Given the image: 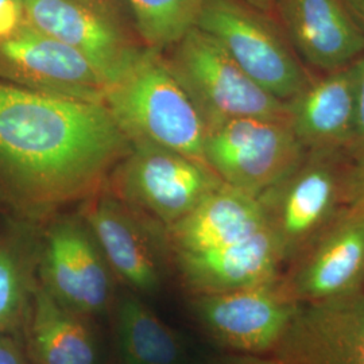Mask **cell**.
I'll list each match as a JSON object with an SVG mask.
<instances>
[{
  "mask_svg": "<svg viewBox=\"0 0 364 364\" xmlns=\"http://www.w3.org/2000/svg\"><path fill=\"white\" fill-rule=\"evenodd\" d=\"M93 323L37 281L18 335L31 364H102Z\"/></svg>",
  "mask_w": 364,
  "mask_h": 364,
  "instance_id": "17",
  "label": "cell"
},
{
  "mask_svg": "<svg viewBox=\"0 0 364 364\" xmlns=\"http://www.w3.org/2000/svg\"><path fill=\"white\" fill-rule=\"evenodd\" d=\"M355 76V122L347 156L351 159L364 156V54L353 64Z\"/></svg>",
  "mask_w": 364,
  "mask_h": 364,
  "instance_id": "23",
  "label": "cell"
},
{
  "mask_svg": "<svg viewBox=\"0 0 364 364\" xmlns=\"http://www.w3.org/2000/svg\"><path fill=\"white\" fill-rule=\"evenodd\" d=\"M343 150H308L299 165L258 196L266 227L285 266L299 255L348 208Z\"/></svg>",
  "mask_w": 364,
  "mask_h": 364,
  "instance_id": "3",
  "label": "cell"
},
{
  "mask_svg": "<svg viewBox=\"0 0 364 364\" xmlns=\"http://www.w3.org/2000/svg\"><path fill=\"white\" fill-rule=\"evenodd\" d=\"M188 299L196 323L219 347L257 356L275 350L299 306L282 277L258 287Z\"/></svg>",
  "mask_w": 364,
  "mask_h": 364,
  "instance_id": "9",
  "label": "cell"
},
{
  "mask_svg": "<svg viewBox=\"0 0 364 364\" xmlns=\"http://www.w3.org/2000/svg\"><path fill=\"white\" fill-rule=\"evenodd\" d=\"M196 27L216 39L250 77L281 102L294 99L316 77L273 15L242 0H205Z\"/></svg>",
  "mask_w": 364,
  "mask_h": 364,
  "instance_id": "4",
  "label": "cell"
},
{
  "mask_svg": "<svg viewBox=\"0 0 364 364\" xmlns=\"http://www.w3.org/2000/svg\"><path fill=\"white\" fill-rule=\"evenodd\" d=\"M254 364H364V290L299 304L285 336Z\"/></svg>",
  "mask_w": 364,
  "mask_h": 364,
  "instance_id": "13",
  "label": "cell"
},
{
  "mask_svg": "<svg viewBox=\"0 0 364 364\" xmlns=\"http://www.w3.org/2000/svg\"><path fill=\"white\" fill-rule=\"evenodd\" d=\"M78 215L117 282L144 299L162 290L169 270L164 230L144 220L105 186L81 201Z\"/></svg>",
  "mask_w": 364,
  "mask_h": 364,
  "instance_id": "10",
  "label": "cell"
},
{
  "mask_svg": "<svg viewBox=\"0 0 364 364\" xmlns=\"http://www.w3.org/2000/svg\"><path fill=\"white\" fill-rule=\"evenodd\" d=\"M212 364H252L250 360L248 355H240V353H225L220 358H218Z\"/></svg>",
  "mask_w": 364,
  "mask_h": 364,
  "instance_id": "28",
  "label": "cell"
},
{
  "mask_svg": "<svg viewBox=\"0 0 364 364\" xmlns=\"http://www.w3.org/2000/svg\"><path fill=\"white\" fill-rule=\"evenodd\" d=\"M306 151L287 119L239 117L205 131V164L224 183L255 197L294 169Z\"/></svg>",
  "mask_w": 364,
  "mask_h": 364,
  "instance_id": "8",
  "label": "cell"
},
{
  "mask_svg": "<svg viewBox=\"0 0 364 364\" xmlns=\"http://www.w3.org/2000/svg\"><path fill=\"white\" fill-rule=\"evenodd\" d=\"M41 285L92 321L111 316L117 279L80 215L55 216L39 232Z\"/></svg>",
  "mask_w": 364,
  "mask_h": 364,
  "instance_id": "7",
  "label": "cell"
},
{
  "mask_svg": "<svg viewBox=\"0 0 364 364\" xmlns=\"http://www.w3.org/2000/svg\"><path fill=\"white\" fill-rule=\"evenodd\" d=\"M287 105L289 124L306 150L347 151L355 122L352 64L313 78Z\"/></svg>",
  "mask_w": 364,
  "mask_h": 364,
  "instance_id": "19",
  "label": "cell"
},
{
  "mask_svg": "<svg viewBox=\"0 0 364 364\" xmlns=\"http://www.w3.org/2000/svg\"><path fill=\"white\" fill-rule=\"evenodd\" d=\"M25 22L81 53L108 85L144 48L131 38L107 0H25Z\"/></svg>",
  "mask_w": 364,
  "mask_h": 364,
  "instance_id": "12",
  "label": "cell"
},
{
  "mask_svg": "<svg viewBox=\"0 0 364 364\" xmlns=\"http://www.w3.org/2000/svg\"><path fill=\"white\" fill-rule=\"evenodd\" d=\"M242 1L247 3V4L255 7V9H258V10L263 11V13L270 14V15L273 14L275 3H277V0H242Z\"/></svg>",
  "mask_w": 364,
  "mask_h": 364,
  "instance_id": "29",
  "label": "cell"
},
{
  "mask_svg": "<svg viewBox=\"0 0 364 364\" xmlns=\"http://www.w3.org/2000/svg\"><path fill=\"white\" fill-rule=\"evenodd\" d=\"M291 297L305 302L364 290V204L350 205L282 275Z\"/></svg>",
  "mask_w": 364,
  "mask_h": 364,
  "instance_id": "14",
  "label": "cell"
},
{
  "mask_svg": "<svg viewBox=\"0 0 364 364\" xmlns=\"http://www.w3.org/2000/svg\"><path fill=\"white\" fill-rule=\"evenodd\" d=\"M37 223L19 220L0 231V333H18L38 281Z\"/></svg>",
  "mask_w": 364,
  "mask_h": 364,
  "instance_id": "21",
  "label": "cell"
},
{
  "mask_svg": "<svg viewBox=\"0 0 364 364\" xmlns=\"http://www.w3.org/2000/svg\"><path fill=\"white\" fill-rule=\"evenodd\" d=\"M144 46L164 52L196 26L205 0H126Z\"/></svg>",
  "mask_w": 364,
  "mask_h": 364,
  "instance_id": "22",
  "label": "cell"
},
{
  "mask_svg": "<svg viewBox=\"0 0 364 364\" xmlns=\"http://www.w3.org/2000/svg\"><path fill=\"white\" fill-rule=\"evenodd\" d=\"M205 126L239 117L287 119V105L264 91L220 43L192 27L165 57Z\"/></svg>",
  "mask_w": 364,
  "mask_h": 364,
  "instance_id": "6",
  "label": "cell"
},
{
  "mask_svg": "<svg viewBox=\"0 0 364 364\" xmlns=\"http://www.w3.org/2000/svg\"><path fill=\"white\" fill-rule=\"evenodd\" d=\"M25 25V0H0V41Z\"/></svg>",
  "mask_w": 364,
  "mask_h": 364,
  "instance_id": "24",
  "label": "cell"
},
{
  "mask_svg": "<svg viewBox=\"0 0 364 364\" xmlns=\"http://www.w3.org/2000/svg\"><path fill=\"white\" fill-rule=\"evenodd\" d=\"M0 81L28 91L105 105L108 81L77 50L27 25L0 41Z\"/></svg>",
  "mask_w": 364,
  "mask_h": 364,
  "instance_id": "11",
  "label": "cell"
},
{
  "mask_svg": "<svg viewBox=\"0 0 364 364\" xmlns=\"http://www.w3.org/2000/svg\"><path fill=\"white\" fill-rule=\"evenodd\" d=\"M111 317L120 364H186L188 352L181 335L144 297L122 287Z\"/></svg>",
  "mask_w": 364,
  "mask_h": 364,
  "instance_id": "20",
  "label": "cell"
},
{
  "mask_svg": "<svg viewBox=\"0 0 364 364\" xmlns=\"http://www.w3.org/2000/svg\"><path fill=\"white\" fill-rule=\"evenodd\" d=\"M130 138L103 103L0 81V195L38 223L105 186Z\"/></svg>",
  "mask_w": 364,
  "mask_h": 364,
  "instance_id": "1",
  "label": "cell"
},
{
  "mask_svg": "<svg viewBox=\"0 0 364 364\" xmlns=\"http://www.w3.org/2000/svg\"><path fill=\"white\" fill-rule=\"evenodd\" d=\"M0 364H31L18 333H0Z\"/></svg>",
  "mask_w": 364,
  "mask_h": 364,
  "instance_id": "26",
  "label": "cell"
},
{
  "mask_svg": "<svg viewBox=\"0 0 364 364\" xmlns=\"http://www.w3.org/2000/svg\"><path fill=\"white\" fill-rule=\"evenodd\" d=\"M105 105L132 142H147L204 161L207 126L162 53L144 46L111 82Z\"/></svg>",
  "mask_w": 364,
  "mask_h": 364,
  "instance_id": "2",
  "label": "cell"
},
{
  "mask_svg": "<svg viewBox=\"0 0 364 364\" xmlns=\"http://www.w3.org/2000/svg\"><path fill=\"white\" fill-rule=\"evenodd\" d=\"M346 195L348 205L364 204V156L350 158L346 173Z\"/></svg>",
  "mask_w": 364,
  "mask_h": 364,
  "instance_id": "25",
  "label": "cell"
},
{
  "mask_svg": "<svg viewBox=\"0 0 364 364\" xmlns=\"http://www.w3.org/2000/svg\"><path fill=\"white\" fill-rule=\"evenodd\" d=\"M274 18L305 65L321 73L364 54V31L344 0H277Z\"/></svg>",
  "mask_w": 364,
  "mask_h": 364,
  "instance_id": "16",
  "label": "cell"
},
{
  "mask_svg": "<svg viewBox=\"0 0 364 364\" xmlns=\"http://www.w3.org/2000/svg\"><path fill=\"white\" fill-rule=\"evenodd\" d=\"M264 227L259 198L223 182L185 218L166 228L164 237L169 257L223 247Z\"/></svg>",
  "mask_w": 364,
  "mask_h": 364,
  "instance_id": "18",
  "label": "cell"
},
{
  "mask_svg": "<svg viewBox=\"0 0 364 364\" xmlns=\"http://www.w3.org/2000/svg\"><path fill=\"white\" fill-rule=\"evenodd\" d=\"M221 183L201 161L156 144L132 142L105 188L144 220L165 231Z\"/></svg>",
  "mask_w": 364,
  "mask_h": 364,
  "instance_id": "5",
  "label": "cell"
},
{
  "mask_svg": "<svg viewBox=\"0 0 364 364\" xmlns=\"http://www.w3.org/2000/svg\"><path fill=\"white\" fill-rule=\"evenodd\" d=\"M174 273L186 296L227 293L258 287L282 277L285 267L273 235L267 227L223 247L169 254Z\"/></svg>",
  "mask_w": 364,
  "mask_h": 364,
  "instance_id": "15",
  "label": "cell"
},
{
  "mask_svg": "<svg viewBox=\"0 0 364 364\" xmlns=\"http://www.w3.org/2000/svg\"><path fill=\"white\" fill-rule=\"evenodd\" d=\"M344 3L364 31V0H344Z\"/></svg>",
  "mask_w": 364,
  "mask_h": 364,
  "instance_id": "27",
  "label": "cell"
}]
</instances>
